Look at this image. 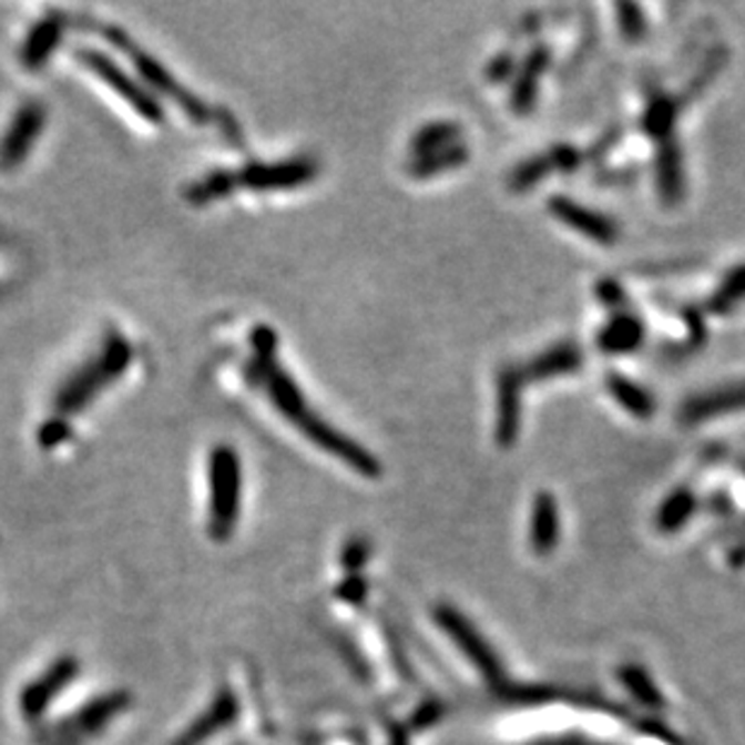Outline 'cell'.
I'll return each instance as SVG.
<instances>
[{"mask_svg": "<svg viewBox=\"0 0 745 745\" xmlns=\"http://www.w3.org/2000/svg\"><path fill=\"white\" fill-rule=\"evenodd\" d=\"M133 360L131 343L123 338L119 330H106L102 350L92 360L78 367L71 377H68L57 396V416L71 418L85 408L92 398L100 394L104 386L114 384L123 371L129 369Z\"/></svg>", "mask_w": 745, "mask_h": 745, "instance_id": "cell-1", "label": "cell"}, {"mask_svg": "<svg viewBox=\"0 0 745 745\" xmlns=\"http://www.w3.org/2000/svg\"><path fill=\"white\" fill-rule=\"evenodd\" d=\"M211 478V509L208 533L213 541L225 543L237 529L242 500V461L229 445H217L208 461Z\"/></svg>", "mask_w": 745, "mask_h": 745, "instance_id": "cell-2", "label": "cell"}, {"mask_svg": "<svg viewBox=\"0 0 745 745\" xmlns=\"http://www.w3.org/2000/svg\"><path fill=\"white\" fill-rule=\"evenodd\" d=\"M131 705V693H126V690H112V693H104L85 702L78 712L63 716V720L37 728L34 741L39 745H82L88 738L102 734Z\"/></svg>", "mask_w": 745, "mask_h": 745, "instance_id": "cell-3", "label": "cell"}, {"mask_svg": "<svg viewBox=\"0 0 745 745\" xmlns=\"http://www.w3.org/2000/svg\"><path fill=\"white\" fill-rule=\"evenodd\" d=\"M102 32L119 51H123L131 59V63L135 65V71L141 73V78L145 80V85L150 88V92L170 96V100L178 109H182V112L193 123H208L211 121V109L205 106L196 94L178 85V80L167 71V68H164L155 57H150V53H145L141 47H137L135 41L121 30V27H114V24L104 27Z\"/></svg>", "mask_w": 745, "mask_h": 745, "instance_id": "cell-4", "label": "cell"}, {"mask_svg": "<svg viewBox=\"0 0 745 745\" xmlns=\"http://www.w3.org/2000/svg\"><path fill=\"white\" fill-rule=\"evenodd\" d=\"M293 425L307 439H312L316 447L328 451L330 457L340 459L345 466L353 468L355 473H360L365 478H379V476H384V466L375 457V453H371L369 449H365L360 445V441H355L353 437H348L345 432L336 430L334 425L316 416V412L312 408H307L305 412H302V416Z\"/></svg>", "mask_w": 745, "mask_h": 745, "instance_id": "cell-5", "label": "cell"}, {"mask_svg": "<svg viewBox=\"0 0 745 745\" xmlns=\"http://www.w3.org/2000/svg\"><path fill=\"white\" fill-rule=\"evenodd\" d=\"M435 623L449 634V640L459 646L466 659L482 673L490 685H500L504 681L502 661L492 652L488 640L476 630V625L461 611L453 609L449 603H439L432 611Z\"/></svg>", "mask_w": 745, "mask_h": 745, "instance_id": "cell-6", "label": "cell"}, {"mask_svg": "<svg viewBox=\"0 0 745 745\" xmlns=\"http://www.w3.org/2000/svg\"><path fill=\"white\" fill-rule=\"evenodd\" d=\"M75 59L85 65L88 71L100 78L104 85L112 88L123 102H129L145 121L150 123L164 121V109L157 102V96L145 85H141L135 78H131L114 59H109L106 53L96 49H78Z\"/></svg>", "mask_w": 745, "mask_h": 745, "instance_id": "cell-7", "label": "cell"}, {"mask_svg": "<svg viewBox=\"0 0 745 745\" xmlns=\"http://www.w3.org/2000/svg\"><path fill=\"white\" fill-rule=\"evenodd\" d=\"M78 673H80L78 656L63 654L41 671L39 678L27 683L20 693V712L24 716V722L39 724L44 720L51 702L78 678Z\"/></svg>", "mask_w": 745, "mask_h": 745, "instance_id": "cell-8", "label": "cell"}, {"mask_svg": "<svg viewBox=\"0 0 745 745\" xmlns=\"http://www.w3.org/2000/svg\"><path fill=\"white\" fill-rule=\"evenodd\" d=\"M523 381L521 367L509 363L500 367L494 379V441L502 449L517 447L521 437V420H523Z\"/></svg>", "mask_w": 745, "mask_h": 745, "instance_id": "cell-9", "label": "cell"}, {"mask_svg": "<svg viewBox=\"0 0 745 745\" xmlns=\"http://www.w3.org/2000/svg\"><path fill=\"white\" fill-rule=\"evenodd\" d=\"M322 164L309 155L289 157L280 162H254L246 164L237 174V184L252 191H278V188H297L312 184L319 176Z\"/></svg>", "mask_w": 745, "mask_h": 745, "instance_id": "cell-10", "label": "cell"}, {"mask_svg": "<svg viewBox=\"0 0 745 745\" xmlns=\"http://www.w3.org/2000/svg\"><path fill=\"white\" fill-rule=\"evenodd\" d=\"M548 213L555 220H560L562 225H568L570 229L579 232L582 237L603 244V246H613L620 239V225L618 220L605 215L596 208H589V205L579 203L570 196H562V193H555L545 201Z\"/></svg>", "mask_w": 745, "mask_h": 745, "instance_id": "cell-11", "label": "cell"}, {"mask_svg": "<svg viewBox=\"0 0 745 745\" xmlns=\"http://www.w3.org/2000/svg\"><path fill=\"white\" fill-rule=\"evenodd\" d=\"M47 123V106L39 100H27L16 116H12L10 126L0 141V167L16 170L30 155L32 145Z\"/></svg>", "mask_w": 745, "mask_h": 745, "instance_id": "cell-12", "label": "cell"}, {"mask_svg": "<svg viewBox=\"0 0 745 745\" xmlns=\"http://www.w3.org/2000/svg\"><path fill=\"white\" fill-rule=\"evenodd\" d=\"M237 716H239V700L232 693V687L223 685L215 693L211 705L174 738L172 745H203L205 741H211L217 731H223L237 722Z\"/></svg>", "mask_w": 745, "mask_h": 745, "instance_id": "cell-13", "label": "cell"}, {"mask_svg": "<svg viewBox=\"0 0 745 745\" xmlns=\"http://www.w3.org/2000/svg\"><path fill=\"white\" fill-rule=\"evenodd\" d=\"M586 363L582 345H576L572 340H562L550 345L543 353L533 355L529 363L519 365L521 367V377L523 381H548V379H558V377H568L582 371Z\"/></svg>", "mask_w": 745, "mask_h": 745, "instance_id": "cell-14", "label": "cell"}, {"mask_svg": "<svg viewBox=\"0 0 745 745\" xmlns=\"http://www.w3.org/2000/svg\"><path fill=\"white\" fill-rule=\"evenodd\" d=\"M745 410V381L722 386V389H712L705 394H697L681 406L678 420L683 425H700L710 418L731 416V412Z\"/></svg>", "mask_w": 745, "mask_h": 745, "instance_id": "cell-15", "label": "cell"}, {"mask_svg": "<svg viewBox=\"0 0 745 745\" xmlns=\"http://www.w3.org/2000/svg\"><path fill=\"white\" fill-rule=\"evenodd\" d=\"M562 535V519L558 497L550 492H538L531 502L529 514V545L538 558L555 553Z\"/></svg>", "mask_w": 745, "mask_h": 745, "instance_id": "cell-16", "label": "cell"}, {"mask_svg": "<svg viewBox=\"0 0 745 745\" xmlns=\"http://www.w3.org/2000/svg\"><path fill=\"white\" fill-rule=\"evenodd\" d=\"M646 338V326L637 314L625 309L613 314L596 334V348L603 355H630L642 348Z\"/></svg>", "mask_w": 745, "mask_h": 745, "instance_id": "cell-17", "label": "cell"}, {"mask_svg": "<svg viewBox=\"0 0 745 745\" xmlns=\"http://www.w3.org/2000/svg\"><path fill=\"white\" fill-rule=\"evenodd\" d=\"M683 112V104L678 100V94H666L656 88L652 92H646V102L640 116V129L642 133L650 137V141H656L659 145L666 143L673 137L675 126H678V116Z\"/></svg>", "mask_w": 745, "mask_h": 745, "instance_id": "cell-18", "label": "cell"}, {"mask_svg": "<svg viewBox=\"0 0 745 745\" xmlns=\"http://www.w3.org/2000/svg\"><path fill=\"white\" fill-rule=\"evenodd\" d=\"M656 191L666 208H675L685 198V170H683V147L671 137L656 147Z\"/></svg>", "mask_w": 745, "mask_h": 745, "instance_id": "cell-19", "label": "cell"}, {"mask_svg": "<svg viewBox=\"0 0 745 745\" xmlns=\"http://www.w3.org/2000/svg\"><path fill=\"white\" fill-rule=\"evenodd\" d=\"M603 386L613 401L637 420H650L656 416V396L646 391L640 381H634L620 371H609L603 377Z\"/></svg>", "mask_w": 745, "mask_h": 745, "instance_id": "cell-20", "label": "cell"}, {"mask_svg": "<svg viewBox=\"0 0 745 745\" xmlns=\"http://www.w3.org/2000/svg\"><path fill=\"white\" fill-rule=\"evenodd\" d=\"M63 27H65V18L61 16V12H49L44 20L32 27L22 47L24 68L37 71V68H41L49 61L51 53L57 51V47L61 44Z\"/></svg>", "mask_w": 745, "mask_h": 745, "instance_id": "cell-21", "label": "cell"}, {"mask_svg": "<svg viewBox=\"0 0 745 745\" xmlns=\"http://www.w3.org/2000/svg\"><path fill=\"white\" fill-rule=\"evenodd\" d=\"M700 509V500L695 490H690L687 486L675 488L673 492H669L664 497V502L659 504L656 509V517L654 523L659 533H678L683 527H687L690 519L695 517V512Z\"/></svg>", "mask_w": 745, "mask_h": 745, "instance_id": "cell-22", "label": "cell"}, {"mask_svg": "<svg viewBox=\"0 0 745 745\" xmlns=\"http://www.w3.org/2000/svg\"><path fill=\"white\" fill-rule=\"evenodd\" d=\"M471 160V147H468L463 141L453 143L445 150H437V153L430 155H420V157H410L408 162V174L412 178H420V182H427V178H435L439 174H447L451 170H461Z\"/></svg>", "mask_w": 745, "mask_h": 745, "instance_id": "cell-23", "label": "cell"}, {"mask_svg": "<svg viewBox=\"0 0 745 745\" xmlns=\"http://www.w3.org/2000/svg\"><path fill=\"white\" fill-rule=\"evenodd\" d=\"M461 133L463 129L457 121L449 119H437V121H427L425 126H420L416 133L410 135V157H420V155H430L437 153V150H445L453 143H461Z\"/></svg>", "mask_w": 745, "mask_h": 745, "instance_id": "cell-24", "label": "cell"}, {"mask_svg": "<svg viewBox=\"0 0 745 745\" xmlns=\"http://www.w3.org/2000/svg\"><path fill=\"white\" fill-rule=\"evenodd\" d=\"M618 681L623 683V687L627 693L640 702L642 707L652 710V712H661L666 710V700L664 693H661L659 685L654 683V678L650 675L644 666L640 664H623L618 669Z\"/></svg>", "mask_w": 745, "mask_h": 745, "instance_id": "cell-25", "label": "cell"}, {"mask_svg": "<svg viewBox=\"0 0 745 745\" xmlns=\"http://www.w3.org/2000/svg\"><path fill=\"white\" fill-rule=\"evenodd\" d=\"M745 302V264L734 266L731 268L720 287L714 289V295L707 297L705 302V314H716V316H726L734 309H738V305Z\"/></svg>", "mask_w": 745, "mask_h": 745, "instance_id": "cell-26", "label": "cell"}, {"mask_svg": "<svg viewBox=\"0 0 745 745\" xmlns=\"http://www.w3.org/2000/svg\"><path fill=\"white\" fill-rule=\"evenodd\" d=\"M550 174H555V170L545 150V153L521 160L517 167L507 174V188L512 193H527L538 184H543Z\"/></svg>", "mask_w": 745, "mask_h": 745, "instance_id": "cell-27", "label": "cell"}, {"mask_svg": "<svg viewBox=\"0 0 745 745\" xmlns=\"http://www.w3.org/2000/svg\"><path fill=\"white\" fill-rule=\"evenodd\" d=\"M728 63V51L726 47H716L710 57L700 63V68L695 71V75L687 80V85L683 88V92L678 94V100L681 104H690L693 100H697V96L705 92L712 82L716 80V75H720L724 68Z\"/></svg>", "mask_w": 745, "mask_h": 745, "instance_id": "cell-28", "label": "cell"}, {"mask_svg": "<svg viewBox=\"0 0 745 745\" xmlns=\"http://www.w3.org/2000/svg\"><path fill=\"white\" fill-rule=\"evenodd\" d=\"M237 174L234 172H213L208 176L198 178L196 184H191L186 191V201H191L193 205H205V203H213L229 196V193L237 188Z\"/></svg>", "mask_w": 745, "mask_h": 745, "instance_id": "cell-29", "label": "cell"}, {"mask_svg": "<svg viewBox=\"0 0 745 745\" xmlns=\"http://www.w3.org/2000/svg\"><path fill=\"white\" fill-rule=\"evenodd\" d=\"M509 109L514 114L527 116L531 114L538 104V92H541V80L529 73H517V78L509 82Z\"/></svg>", "mask_w": 745, "mask_h": 745, "instance_id": "cell-30", "label": "cell"}, {"mask_svg": "<svg viewBox=\"0 0 745 745\" xmlns=\"http://www.w3.org/2000/svg\"><path fill=\"white\" fill-rule=\"evenodd\" d=\"M371 553H375V545H371L367 535H350L340 548L338 562L345 574H363L371 560Z\"/></svg>", "mask_w": 745, "mask_h": 745, "instance_id": "cell-31", "label": "cell"}, {"mask_svg": "<svg viewBox=\"0 0 745 745\" xmlns=\"http://www.w3.org/2000/svg\"><path fill=\"white\" fill-rule=\"evenodd\" d=\"M618 27L620 34L625 37L627 44H640V41L650 32V24H646V16L642 6L637 3H618Z\"/></svg>", "mask_w": 745, "mask_h": 745, "instance_id": "cell-32", "label": "cell"}, {"mask_svg": "<svg viewBox=\"0 0 745 745\" xmlns=\"http://www.w3.org/2000/svg\"><path fill=\"white\" fill-rule=\"evenodd\" d=\"M517 73H519V59L512 51L494 53L486 65V80L490 85H507V82H512L517 78Z\"/></svg>", "mask_w": 745, "mask_h": 745, "instance_id": "cell-33", "label": "cell"}, {"mask_svg": "<svg viewBox=\"0 0 745 745\" xmlns=\"http://www.w3.org/2000/svg\"><path fill=\"white\" fill-rule=\"evenodd\" d=\"M625 137V126L623 123H615L609 131H603L596 141H593L584 150V162H603L609 155H613V150L623 143Z\"/></svg>", "mask_w": 745, "mask_h": 745, "instance_id": "cell-34", "label": "cell"}, {"mask_svg": "<svg viewBox=\"0 0 745 745\" xmlns=\"http://www.w3.org/2000/svg\"><path fill=\"white\" fill-rule=\"evenodd\" d=\"M548 155L558 174H574L584 164V150L574 147L572 143H558L548 147Z\"/></svg>", "mask_w": 745, "mask_h": 745, "instance_id": "cell-35", "label": "cell"}, {"mask_svg": "<svg viewBox=\"0 0 745 745\" xmlns=\"http://www.w3.org/2000/svg\"><path fill=\"white\" fill-rule=\"evenodd\" d=\"M593 295L601 302V305L618 314V312H625L627 309V295H625V287L620 285V280L615 278H601L593 287Z\"/></svg>", "mask_w": 745, "mask_h": 745, "instance_id": "cell-36", "label": "cell"}, {"mask_svg": "<svg viewBox=\"0 0 745 745\" xmlns=\"http://www.w3.org/2000/svg\"><path fill=\"white\" fill-rule=\"evenodd\" d=\"M550 63H553V51H550V47L548 44H533L527 51V57L519 59V71L541 80L548 73Z\"/></svg>", "mask_w": 745, "mask_h": 745, "instance_id": "cell-37", "label": "cell"}, {"mask_svg": "<svg viewBox=\"0 0 745 745\" xmlns=\"http://www.w3.org/2000/svg\"><path fill=\"white\" fill-rule=\"evenodd\" d=\"M369 593V582L365 574H345L343 582L336 586V599L350 605H365Z\"/></svg>", "mask_w": 745, "mask_h": 745, "instance_id": "cell-38", "label": "cell"}, {"mask_svg": "<svg viewBox=\"0 0 745 745\" xmlns=\"http://www.w3.org/2000/svg\"><path fill=\"white\" fill-rule=\"evenodd\" d=\"M441 716H445V702L430 697V700H425L422 705H420L416 712H412L408 726H410L412 731L432 728L437 722H441Z\"/></svg>", "mask_w": 745, "mask_h": 745, "instance_id": "cell-39", "label": "cell"}, {"mask_svg": "<svg viewBox=\"0 0 745 745\" xmlns=\"http://www.w3.org/2000/svg\"><path fill=\"white\" fill-rule=\"evenodd\" d=\"M683 322L687 326V343L690 345H702L707 340V324H705V312L697 307H683L681 309Z\"/></svg>", "mask_w": 745, "mask_h": 745, "instance_id": "cell-40", "label": "cell"}, {"mask_svg": "<svg viewBox=\"0 0 745 745\" xmlns=\"http://www.w3.org/2000/svg\"><path fill=\"white\" fill-rule=\"evenodd\" d=\"M71 437V427H68V422L63 418H51L47 420L44 425H41V430H39V441H41V447L44 449H53V447H59L63 439Z\"/></svg>", "mask_w": 745, "mask_h": 745, "instance_id": "cell-41", "label": "cell"}, {"mask_svg": "<svg viewBox=\"0 0 745 745\" xmlns=\"http://www.w3.org/2000/svg\"><path fill=\"white\" fill-rule=\"evenodd\" d=\"M252 343H254L256 357H275V355H278V336H275V330L271 326H256Z\"/></svg>", "mask_w": 745, "mask_h": 745, "instance_id": "cell-42", "label": "cell"}, {"mask_svg": "<svg viewBox=\"0 0 745 745\" xmlns=\"http://www.w3.org/2000/svg\"><path fill=\"white\" fill-rule=\"evenodd\" d=\"M640 731H642L644 736H654V738L664 741V743H669V745H683L681 736H675V731H673V728L664 726V724L656 722V720H646V722H642V724H640Z\"/></svg>", "mask_w": 745, "mask_h": 745, "instance_id": "cell-43", "label": "cell"}, {"mask_svg": "<svg viewBox=\"0 0 745 745\" xmlns=\"http://www.w3.org/2000/svg\"><path fill=\"white\" fill-rule=\"evenodd\" d=\"M705 509H707V512H712L714 517H724V519L736 512L734 500H731V494L724 492V490L710 494L707 502H705Z\"/></svg>", "mask_w": 745, "mask_h": 745, "instance_id": "cell-44", "label": "cell"}, {"mask_svg": "<svg viewBox=\"0 0 745 745\" xmlns=\"http://www.w3.org/2000/svg\"><path fill=\"white\" fill-rule=\"evenodd\" d=\"M728 564L731 568H743L745 564V543H736L728 553Z\"/></svg>", "mask_w": 745, "mask_h": 745, "instance_id": "cell-45", "label": "cell"}, {"mask_svg": "<svg viewBox=\"0 0 745 745\" xmlns=\"http://www.w3.org/2000/svg\"><path fill=\"white\" fill-rule=\"evenodd\" d=\"M389 745H410L408 743V728L406 726H391V736H389Z\"/></svg>", "mask_w": 745, "mask_h": 745, "instance_id": "cell-46", "label": "cell"}, {"mask_svg": "<svg viewBox=\"0 0 745 745\" xmlns=\"http://www.w3.org/2000/svg\"><path fill=\"white\" fill-rule=\"evenodd\" d=\"M736 466H738V471L745 476V459H738V463H736Z\"/></svg>", "mask_w": 745, "mask_h": 745, "instance_id": "cell-47", "label": "cell"}]
</instances>
